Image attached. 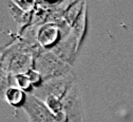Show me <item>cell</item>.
I'll return each mask as SVG.
<instances>
[{"mask_svg": "<svg viewBox=\"0 0 133 122\" xmlns=\"http://www.w3.org/2000/svg\"><path fill=\"white\" fill-rule=\"evenodd\" d=\"M11 73L0 68V99H4L6 90L11 87Z\"/></svg>", "mask_w": 133, "mask_h": 122, "instance_id": "cell-10", "label": "cell"}, {"mask_svg": "<svg viewBox=\"0 0 133 122\" xmlns=\"http://www.w3.org/2000/svg\"><path fill=\"white\" fill-rule=\"evenodd\" d=\"M74 82V75L70 71L43 80L38 86L33 87L30 94L37 99H40L44 96H52L61 100V98L65 95V92L68 91L70 86Z\"/></svg>", "mask_w": 133, "mask_h": 122, "instance_id": "cell-2", "label": "cell"}, {"mask_svg": "<svg viewBox=\"0 0 133 122\" xmlns=\"http://www.w3.org/2000/svg\"><path fill=\"white\" fill-rule=\"evenodd\" d=\"M39 51L40 47L28 45L18 38L4 48V56L0 68L9 71L12 77L26 74L34 69Z\"/></svg>", "mask_w": 133, "mask_h": 122, "instance_id": "cell-1", "label": "cell"}, {"mask_svg": "<svg viewBox=\"0 0 133 122\" xmlns=\"http://www.w3.org/2000/svg\"><path fill=\"white\" fill-rule=\"evenodd\" d=\"M28 94L23 91L22 89L18 88L16 86H11L6 90L5 94V100L11 106L14 107H23V105L26 102Z\"/></svg>", "mask_w": 133, "mask_h": 122, "instance_id": "cell-6", "label": "cell"}, {"mask_svg": "<svg viewBox=\"0 0 133 122\" xmlns=\"http://www.w3.org/2000/svg\"><path fill=\"white\" fill-rule=\"evenodd\" d=\"M60 101L68 122H84L82 121L81 104L78 97V88L75 82L70 86V88Z\"/></svg>", "mask_w": 133, "mask_h": 122, "instance_id": "cell-4", "label": "cell"}, {"mask_svg": "<svg viewBox=\"0 0 133 122\" xmlns=\"http://www.w3.org/2000/svg\"><path fill=\"white\" fill-rule=\"evenodd\" d=\"M3 56H4V48H3V49L0 48V67H1V64H2Z\"/></svg>", "mask_w": 133, "mask_h": 122, "instance_id": "cell-12", "label": "cell"}, {"mask_svg": "<svg viewBox=\"0 0 133 122\" xmlns=\"http://www.w3.org/2000/svg\"><path fill=\"white\" fill-rule=\"evenodd\" d=\"M61 38L60 28L56 24L44 22L38 33V45L42 49H51L53 48Z\"/></svg>", "mask_w": 133, "mask_h": 122, "instance_id": "cell-5", "label": "cell"}, {"mask_svg": "<svg viewBox=\"0 0 133 122\" xmlns=\"http://www.w3.org/2000/svg\"><path fill=\"white\" fill-rule=\"evenodd\" d=\"M34 69L39 72L43 80L60 75L71 71V66L59 60L50 49L40 48L35 60Z\"/></svg>", "mask_w": 133, "mask_h": 122, "instance_id": "cell-3", "label": "cell"}, {"mask_svg": "<svg viewBox=\"0 0 133 122\" xmlns=\"http://www.w3.org/2000/svg\"><path fill=\"white\" fill-rule=\"evenodd\" d=\"M85 5H86L85 0H76V1L66 10V12L64 13V16H63V19L70 27H72L75 24V21L78 19V17L82 13V11H84Z\"/></svg>", "mask_w": 133, "mask_h": 122, "instance_id": "cell-8", "label": "cell"}, {"mask_svg": "<svg viewBox=\"0 0 133 122\" xmlns=\"http://www.w3.org/2000/svg\"><path fill=\"white\" fill-rule=\"evenodd\" d=\"M12 80H14L15 86L18 87V88L22 89L23 91L30 94L33 89V84L31 82V80L29 79L28 74H19V75H15L12 77Z\"/></svg>", "mask_w": 133, "mask_h": 122, "instance_id": "cell-9", "label": "cell"}, {"mask_svg": "<svg viewBox=\"0 0 133 122\" xmlns=\"http://www.w3.org/2000/svg\"><path fill=\"white\" fill-rule=\"evenodd\" d=\"M11 1L28 13H32L38 3L36 0H11Z\"/></svg>", "mask_w": 133, "mask_h": 122, "instance_id": "cell-11", "label": "cell"}, {"mask_svg": "<svg viewBox=\"0 0 133 122\" xmlns=\"http://www.w3.org/2000/svg\"><path fill=\"white\" fill-rule=\"evenodd\" d=\"M86 26H87V4L85 5L84 11H82L80 16L78 17V19L70 29V33L77 39L79 44H81L82 38H84L85 32H86Z\"/></svg>", "mask_w": 133, "mask_h": 122, "instance_id": "cell-7", "label": "cell"}]
</instances>
